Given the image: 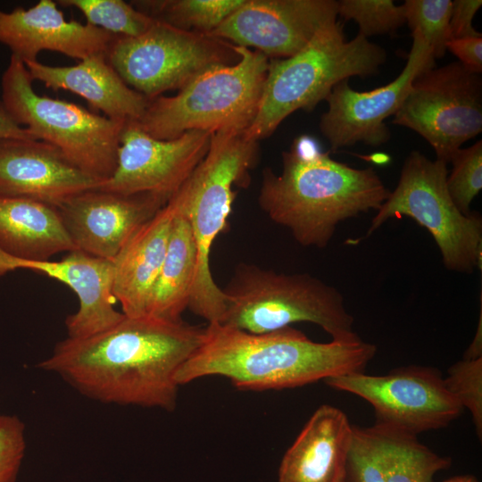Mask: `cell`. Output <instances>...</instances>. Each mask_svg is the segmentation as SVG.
<instances>
[{"label": "cell", "instance_id": "32", "mask_svg": "<svg viewBox=\"0 0 482 482\" xmlns=\"http://www.w3.org/2000/svg\"><path fill=\"white\" fill-rule=\"evenodd\" d=\"M23 421L0 413V482H16L26 452Z\"/></svg>", "mask_w": 482, "mask_h": 482}, {"label": "cell", "instance_id": "30", "mask_svg": "<svg viewBox=\"0 0 482 482\" xmlns=\"http://www.w3.org/2000/svg\"><path fill=\"white\" fill-rule=\"evenodd\" d=\"M450 162L453 169L446 179L448 194L458 210L470 215V204L482 189V140L457 150Z\"/></svg>", "mask_w": 482, "mask_h": 482}, {"label": "cell", "instance_id": "24", "mask_svg": "<svg viewBox=\"0 0 482 482\" xmlns=\"http://www.w3.org/2000/svg\"><path fill=\"white\" fill-rule=\"evenodd\" d=\"M0 250L17 259L46 261L75 249L56 207L0 195Z\"/></svg>", "mask_w": 482, "mask_h": 482}, {"label": "cell", "instance_id": "37", "mask_svg": "<svg viewBox=\"0 0 482 482\" xmlns=\"http://www.w3.org/2000/svg\"><path fill=\"white\" fill-rule=\"evenodd\" d=\"M443 482H478L476 477L472 475L454 476L445 479Z\"/></svg>", "mask_w": 482, "mask_h": 482}, {"label": "cell", "instance_id": "3", "mask_svg": "<svg viewBox=\"0 0 482 482\" xmlns=\"http://www.w3.org/2000/svg\"><path fill=\"white\" fill-rule=\"evenodd\" d=\"M372 168L355 169L320 152L282 153V170L262 171L258 203L303 246L325 248L339 223L378 211L390 195Z\"/></svg>", "mask_w": 482, "mask_h": 482}, {"label": "cell", "instance_id": "20", "mask_svg": "<svg viewBox=\"0 0 482 482\" xmlns=\"http://www.w3.org/2000/svg\"><path fill=\"white\" fill-rule=\"evenodd\" d=\"M452 460L421 444L417 436L375 424L353 427L346 482H432Z\"/></svg>", "mask_w": 482, "mask_h": 482}, {"label": "cell", "instance_id": "36", "mask_svg": "<svg viewBox=\"0 0 482 482\" xmlns=\"http://www.w3.org/2000/svg\"><path fill=\"white\" fill-rule=\"evenodd\" d=\"M482 357V312L480 309L479 321L473 341L466 350L463 359H477Z\"/></svg>", "mask_w": 482, "mask_h": 482}, {"label": "cell", "instance_id": "27", "mask_svg": "<svg viewBox=\"0 0 482 482\" xmlns=\"http://www.w3.org/2000/svg\"><path fill=\"white\" fill-rule=\"evenodd\" d=\"M57 3L78 9L87 24L114 36L137 37L155 21L122 0H59Z\"/></svg>", "mask_w": 482, "mask_h": 482}, {"label": "cell", "instance_id": "5", "mask_svg": "<svg viewBox=\"0 0 482 482\" xmlns=\"http://www.w3.org/2000/svg\"><path fill=\"white\" fill-rule=\"evenodd\" d=\"M257 158L258 142L248 140L244 131L212 133L206 155L170 199L187 218L197 247L188 309L208 323L220 322L226 309L224 293L211 272V250L226 228L234 186L248 183Z\"/></svg>", "mask_w": 482, "mask_h": 482}, {"label": "cell", "instance_id": "10", "mask_svg": "<svg viewBox=\"0 0 482 482\" xmlns=\"http://www.w3.org/2000/svg\"><path fill=\"white\" fill-rule=\"evenodd\" d=\"M106 58L129 87L150 100L212 66L237 62L239 54L220 38L155 20L137 37L115 36Z\"/></svg>", "mask_w": 482, "mask_h": 482}, {"label": "cell", "instance_id": "26", "mask_svg": "<svg viewBox=\"0 0 482 482\" xmlns=\"http://www.w3.org/2000/svg\"><path fill=\"white\" fill-rule=\"evenodd\" d=\"M245 0H141L137 9L156 21L190 31L209 34Z\"/></svg>", "mask_w": 482, "mask_h": 482}, {"label": "cell", "instance_id": "17", "mask_svg": "<svg viewBox=\"0 0 482 482\" xmlns=\"http://www.w3.org/2000/svg\"><path fill=\"white\" fill-rule=\"evenodd\" d=\"M101 183L46 142L0 139V195L32 199L57 207Z\"/></svg>", "mask_w": 482, "mask_h": 482}, {"label": "cell", "instance_id": "38", "mask_svg": "<svg viewBox=\"0 0 482 482\" xmlns=\"http://www.w3.org/2000/svg\"><path fill=\"white\" fill-rule=\"evenodd\" d=\"M370 162L376 164H385L390 161V157L383 153H377L369 156Z\"/></svg>", "mask_w": 482, "mask_h": 482}, {"label": "cell", "instance_id": "4", "mask_svg": "<svg viewBox=\"0 0 482 482\" xmlns=\"http://www.w3.org/2000/svg\"><path fill=\"white\" fill-rule=\"evenodd\" d=\"M386 60V51L362 35L346 40L339 21L325 26L295 54L269 61L258 110L245 137L256 142L269 137L294 112L313 110L338 82L373 76Z\"/></svg>", "mask_w": 482, "mask_h": 482}, {"label": "cell", "instance_id": "13", "mask_svg": "<svg viewBox=\"0 0 482 482\" xmlns=\"http://www.w3.org/2000/svg\"><path fill=\"white\" fill-rule=\"evenodd\" d=\"M212 133L189 130L179 137L158 139L127 121L122 129L112 175L98 188L133 195L150 193L168 202L206 155Z\"/></svg>", "mask_w": 482, "mask_h": 482}, {"label": "cell", "instance_id": "19", "mask_svg": "<svg viewBox=\"0 0 482 482\" xmlns=\"http://www.w3.org/2000/svg\"><path fill=\"white\" fill-rule=\"evenodd\" d=\"M115 37L101 29L77 21H66L52 0H40L25 9H0V43L23 62L37 61V54L49 50L82 61L106 54Z\"/></svg>", "mask_w": 482, "mask_h": 482}, {"label": "cell", "instance_id": "2", "mask_svg": "<svg viewBox=\"0 0 482 482\" xmlns=\"http://www.w3.org/2000/svg\"><path fill=\"white\" fill-rule=\"evenodd\" d=\"M377 352L361 337L318 343L292 326L253 334L208 323L201 344L176 374L179 386L221 376L240 390L302 386L363 371Z\"/></svg>", "mask_w": 482, "mask_h": 482}, {"label": "cell", "instance_id": "6", "mask_svg": "<svg viewBox=\"0 0 482 482\" xmlns=\"http://www.w3.org/2000/svg\"><path fill=\"white\" fill-rule=\"evenodd\" d=\"M221 290L226 309L220 324L261 334L311 322L332 340L360 338L342 294L308 273H281L241 262Z\"/></svg>", "mask_w": 482, "mask_h": 482}, {"label": "cell", "instance_id": "22", "mask_svg": "<svg viewBox=\"0 0 482 482\" xmlns=\"http://www.w3.org/2000/svg\"><path fill=\"white\" fill-rule=\"evenodd\" d=\"M32 80L53 90H67L119 121H138L149 99L129 87L109 63L106 54H96L71 66H51L37 61L24 62Z\"/></svg>", "mask_w": 482, "mask_h": 482}, {"label": "cell", "instance_id": "9", "mask_svg": "<svg viewBox=\"0 0 482 482\" xmlns=\"http://www.w3.org/2000/svg\"><path fill=\"white\" fill-rule=\"evenodd\" d=\"M447 176L446 162L412 151L402 167L396 187L377 211L366 237L389 219L407 216L431 234L447 270L470 274L481 268L482 220L478 213L464 215L458 210L446 188Z\"/></svg>", "mask_w": 482, "mask_h": 482}, {"label": "cell", "instance_id": "12", "mask_svg": "<svg viewBox=\"0 0 482 482\" xmlns=\"http://www.w3.org/2000/svg\"><path fill=\"white\" fill-rule=\"evenodd\" d=\"M324 381L369 402L375 411V424L414 436L447 427L463 411L441 372L432 367L410 365L378 376L353 372Z\"/></svg>", "mask_w": 482, "mask_h": 482}, {"label": "cell", "instance_id": "11", "mask_svg": "<svg viewBox=\"0 0 482 482\" xmlns=\"http://www.w3.org/2000/svg\"><path fill=\"white\" fill-rule=\"evenodd\" d=\"M392 123L420 135L436 159L454 153L482 131V78L459 62L420 73Z\"/></svg>", "mask_w": 482, "mask_h": 482}, {"label": "cell", "instance_id": "16", "mask_svg": "<svg viewBox=\"0 0 482 482\" xmlns=\"http://www.w3.org/2000/svg\"><path fill=\"white\" fill-rule=\"evenodd\" d=\"M167 203L150 193L123 195L95 187L56 208L75 250L112 262L132 234Z\"/></svg>", "mask_w": 482, "mask_h": 482}, {"label": "cell", "instance_id": "25", "mask_svg": "<svg viewBox=\"0 0 482 482\" xmlns=\"http://www.w3.org/2000/svg\"><path fill=\"white\" fill-rule=\"evenodd\" d=\"M170 229L167 250L158 277L151 290L145 316L164 320H182L188 308L195 278L197 247L187 218L178 210Z\"/></svg>", "mask_w": 482, "mask_h": 482}, {"label": "cell", "instance_id": "34", "mask_svg": "<svg viewBox=\"0 0 482 482\" xmlns=\"http://www.w3.org/2000/svg\"><path fill=\"white\" fill-rule=\"evenodd\" d=\"M446 50L455 55L466 69L481 74L482 37L451 39L446 44Z\"/></svg>", "mask_w": 482, "mask_h": 482}, {"label": "cell", "instance_id": "21", "mask_svg": "<svg viewBox=\"0 0 482 482\" xmlns=\"http://www.w3.org/2000/svg\"><path fill=\"white\" fill-rule=\"evenodd\" d=\"M353 427L340 409L318 407L284 454L278 482H346Z\"/></svg>", "mask_w": 482, "mask_h": 482}, {"label": "cell", "instance_id": "28", "mask_svg": "<svg viewBox=\"0 0 482 482\" xmlns=\"http://www.w3.org/2000/svg\"><path fill=\"white\" fill-rule=\"evenodd\" d=\"M411 36L421 39L433 57L441 58L449 40L451 0H406L403 4Z\"/></svg>", "mask_w": 482, "mask_h": 482}, {"label": "cell", "instance_id": "1", "mask_svg": "<svg viewBox=\"0 0 482 482\" xmlns=\"http://www.w3.org/2000/svg\"><path fill=\"white\" fill-rule=\"evenodd\" d=\"M204 333V328L183 320L124 315L101 332L59 341L38 368L102 403L172 411L179 386L176 374Z\"/></svg>", "mask_w": 482, "mask_h": 482}, {"label": "cell", "instance_id": "33", "mask_svg": "<svg viewBox=\"0 0 482 482\" xmlns=\"http://www.w3.org/2000/svg\"><path fill=\"white\" fill-rule=\"evenodd\" d=\"M481 5V0L452 1L449 40L482 37V34L477 31L472 24L473 18Z\"/></svg>", "mask_w": 482, "mask_h": 482}, {"label": "cell", "instance_id": "29", "mask_svg": "<svg viewBox=\"0 0 482 482\" xmlns=\"http://www.w3.org/2000/svg\"><path fill=\"white\" fill-rule=\"evenodd\" d=\"M337 16L353 20L359 25V34L365 37L393 34L406 22L403 4L392 0H340Z\"/></svg>", "mask_w": 482, "mask_h": 482}, {"label": "cell", "instance_id": "18", "mask_svg": "<svg viewBox=\"0 0 482 482\" xmlns=\"http://www.w3.org/2000/svg\"><path fill=\"white\" fill-rule=\"evenodd\" d=\"M17 269L41 272L66 285L77 295L79 309L67 316V337H86L105 330L124 316L114 308L112 262L79 250L68 253L60 261L21 260L0 250V276Z\"/></svg>", "mask_w": 482, "mask_h": 482}, {"label": "cell", "instance_id": "31", "mask_svg": "<svg viewBox=\"0 0 482 482\" xmlns=\"http://www.w3.org/2000/svg\"><path fill=\"white\" fill-rule=\"evenodd\" d=\"M449 392L471 416L477 435L482 436V357L462 359L453 364L444 378Z\"/></svg>", "mask_w": 482, "mask_h": 482}, {"label": "cell", "instance_id": "15", "mask_svg": "<svg viewBox=\"0 0 482 482\" xmlns=\"http://www.w3.org/2000/svg\"><path fill=\"white\" fill-rule=\"evenodd\" d=\"M337 17L334 0H245L208 35L283 59L302 50Z\"/></svg>", "mask_w": 482, "mask_h": 482}, {"label": "cell", "instance_id": "14", "mask_svg": "<svg viewBox=\"0 0 482 482\" xmlns=\"http://www.w3.org/2000/svg\"><path fill=\"white\" fill-rule=\"evenodd\" d=\"M435 67L428 46L412 37V46L402 72L387 85L359 92L348 79L338 82L325 101L328 110L320 118V129L332 151L356 143L378 146L391 137L384 122L399 109L413 79L422 71Z\"/></svg>", "mask_w": 482, "mask_h": 482}, {"label": "cell", "instance_id": "23", "mask_svg": "<svg viewBox=\"0 0 482 482\" xmlns=\"http://www.w3.org/2000/svg\"><path fill=\"white\" fill-rule=\"evenodd\" d=\"M174 214L175 207L169 201L132 234L112 260V295L126 316H145L148 297L164 260Z\"/></svg>", "mask_w": 482, "mask_h": 482}, {"label": "cell", "instance_id": "7", "mask_svg": "<svg viewBox=\"0 0 482 482\" xmlns=\"http://www.w3.org/2000/svg\"><path fill=\"white\" fill-rule=\"evenodd\" d=\"M239 60L212 66L189 80L174 96L149 100L137 121L152 137L169 140L189 130L245 131L260 103L269 58L235 46Z\"/></svg>", "mask_w": 482, "mask_h": 482}, {"label": "cell", "instance_id": "35", "mask_svg": "<svg viewBox=\"0 0 482 482\" xmlns=\"http://www.w3.org/2000/svg\"><path fill=\"white\" fill-rule=\"evenodd\" d=\"M8 137L36 139L27 129L12 118L0 101V139Z\"/></svg>", "mask_w": 482, "mask_h": 482}, {"label": "cell", "instance_id": "8", "mask_svg": "<svg viewBox=\"0 0 482 482\" xmlns=\"http://www.w3.org/2000/svg\"><path fill=\"white\" fill-rule=\"evenodd\" d=\"M1 87L6 111L36 139L54 145L73 165L101 182L112 175L126 122L38 95L24 62L12 55Z\"/></svg>", "mask_w": 482, "mask_h": 482}]
</instances>
